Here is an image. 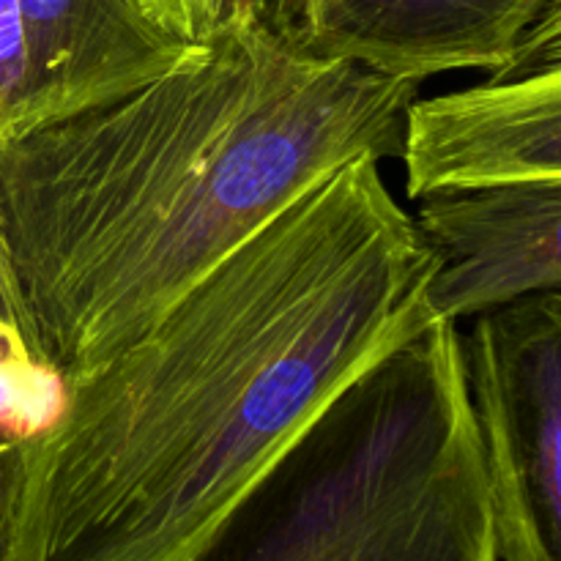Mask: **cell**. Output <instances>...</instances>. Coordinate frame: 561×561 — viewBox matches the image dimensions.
Returning <instances> with one entry per match:
<instances>
[{
  "label": "cell",
  "mask_w": 561,
  "mask_h": 561,
  "mask_svg": "<svg viewBox=\"0 0 561 561\" xmlns=\"http://www.w3.org/2000/svg\"><path fill=\"white\" fill-rule=\"evenodd\" d=\"M33 69V126L118 99L195 58L146 0H20Z\"/></svg>",
  "instance_id": "ba28073f"
},
{
  "label": "cell",
  "mask_w": 561,
  "mask_h": 561,
  "mask_svg": "<svg viewBox=\"0 0 561 561\" xmlns=\"http://www.w3.org/2000/svg\"><path fill=\"white\" fill-rule=\"evenodd\" d=\"M420 88L252 27L0 140V241L38 351L85 378L334 170L398 159Z\"/></svg>",
  "instance_id": "7a4b0ae2"
},
{
  "label": "cell",
  "mask_w": 561,
  "mask_h": 561,
  "mask_svg": "<svg viewBox=\"0 0 561 561\" xmlns=\"http://www.w3.org/2000/svg\"><path fill=\"white\" fill-rule=\"evenodd\" d=\"M153 22L175 42L206 47L225 33L268 27L294 36V0H146Z\"/></svg>",
  "instance_id": "30bf717a"
},
{
  "label": "cell",
  "mask_w": 561,
  "mask_h": 561,
  "mask_svg": "<svg viewBox=\"0 0 561 561\" xmlns=\"http://www.w3.org/2000/svg\"><path fill=\"white\" fill-rule=\"evenodd\" d=\"M458 327L502 561H561V288Z\"/></svg>",
  "instance_id": "277c9868"
},
{
  "label": "cell",
  "mask_w": 561,
  "mask_h": 561,
  "mask_svg": "<svg viewBox=\"0 0 561 561\" xmlns=\"http://www.w3.org/2000/svg\"><path fill=\"white\" fill-rule=\"evenodd\" d=\"M0 316H14V318H22V321H27L25 307H22L20 294H16L14 277H11L3 241H0ZM27 327H31V323H27Z\"/></svg>",
  "instance_id": "4fadbf2b"
},
{
  "label": "cell",
  "mask_w": 561,
  "mask_h": 561,
  "mask_svg": "<svg viewBox=\"0 0 561 561\" xmlns=\"http://www.w3.org/2000/svg\"><path fill=\"white\" fill-rule=\"evenodd\" d=\"M551 0H294L310 55L394 80L499 71Z\"/></svg>",
  "instance_id": "52a82bcc"
},
{
  "label": "cell",
  "mask_w": 561,
  "mask_h": 561,
  "mask_svg": "<svg viewBox=\"0 0 561 561\" xmlns=\"http://www.w3.org/2000/svg\"><path fill=\"white\" fill-rule=\"evenodd\" d=\"M27 442L0 436V561L22 559Z\"/></svg>",
  "instance_id": "7c38bea8"
},
{
  "label": "cell",
  "mask_w": 561,
  "mask_h": 561,
  "mask_svg": "<svg viewBox=\"0 0 561 561\" xmlns=\"http://www.w3.org/2000/svg\"><path fill=\"white\" fill-rule=\"evenodd\" d=\"M33 129V69L20 0H0V140Z\"/></svg>",
  "instance_id": "8fae6325"
},
{
  "label": "cell",
  "mask_w": 561,
  "mask_h": 561,
  "mask_svg": "<svg viewBox=\"0 0 561 561\" xmlns=\"http://www.w3.org/2000/svg\"><path fill=\"white\" fill-rule=\"evenodd\" d=\"M398 159L411 203L442 190L561 181V0L546 5L507 66L416 96Z\"/></svg>",
  "instance_id": "5b68a950"
},
{
  "label": "cell",
  "mask_w": 561,
  "mask_h": 561,
  "mask_svg": "<svg viewBox=\"0 0 561 561\" xmlns=\"http://www.w3.org/2000/svg\"><path fill=\"white\" fill-rule=\"evenodd\" d=\"M411 217L436 257L438 321L466 323L561 288V181L431 192L414 201Z\"/></svg>",
  "instance_id": "8992f818"
},
{
  "label": "cell",
  "mask_w": 561,
  "mask_h": 561,
  "mask_svg": "<svg viewBox=\"0 0 561 561\" xmlns=\"http://www.w3.org/2000/svg\"><path fill=\"white\" fill-rule=\"evenodd\" d=\"M381 162L334 170L69 381L27 442L20 561H186L367 370L438 321Z\"/></svg>",
  "instance_id": "6da1fadb"
},
{
  "label": "cell",
  "mask_w": 561,
  "mask_h": 561,
  "mask_svg": "<svg viewBox=\"0 0 561 561\" xmlns=\"http://www.w3.org/2000/svg\"><path fill=\"white\" fill-rule=\"evenodd\" d=\"M186 561H502L458 323L367 370Z\"/></svg>",
  "instance_id": "3957f363"
},
{
  "label": "cell",
  "mask_w": 561,
  "mask_h": 561,
  "mask_svg": "<svg viewBox=\"0 0 561 561\" xmlns=\"http://www.w3.org/2000/svg\"><path fill=\"white\" fill-rule=\"evenodd\" d=\"M69 381L38 351L27 321L0 316V436L33 442L60 420Z\"/></svg>",
  "instance_id": "9c48e42d"
}]
</instances>
